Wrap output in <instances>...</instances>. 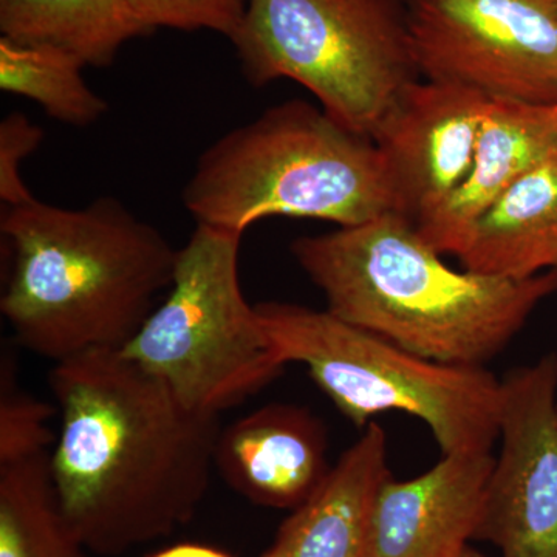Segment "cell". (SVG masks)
<instances>
[{
    "instance_id": "cell-1",
    "label": "cell",
    "mask_w": 557,
    "mask_h": 557,
    "mask_svg": "<svg viewBox=\"0 0 557 557\" xmlns=\"http://www.w3.org/2000/svg\"><path fill=\"white\" fill-rule=\"evenodd\" d=\"M61 429L50 472L73 533L119 556L188 523L214 469L219 417L183 405L120 348L54 362Z\"/></svg>"
},
{
    "instance_id": "cell-2",
    "label": "cell",
    "mask_w": 557,
    "mask_h": 557,
    "mask_svg": "<svg viewBox=\"0 0 557 557\" xmlns=\"http://www.w3.org/2000/svg\"><path fill=\"white\" fill-rule=\"evenodd\" d=\"M292 252L330 313L443 364L485 368L557 292V270L523 281L453 270L397 212L300 237Z\"/></svg>"
},
{
    "instance_id": "cell-3",
    "label": "cell",
    "mask_w": 557,
    "mask_h": 557,
    "mask_svg": "<svg viewBox=\"0 0 557 557\" xmlns=\"http://www.w3.org/2000/svg\"><path fill=\"white\" fill-rule=\"evenodd\" d=\"M11 269L0 311L14 341L53 362L123 348L174 278L178 249L115 197L3 209Z\"/></svg>"
},
{
    "instance_id": "cell-4",
    "label": "cell",
    "mask_w": 557,
    "mask_h": 557,
    "mask_svg": "<svg viewBox=\"0 0 557 557\" xmlns=\"http://www.w3.org/2000/svg\"><path fill=\"white\" fill-rule=\"evenodd\" d=\"M182 200L197 225L240 236L273 215L348 228L395 212L373 139L302 100L267 109L215 139L199 157Z\"/></svg>"
},
{
    "instance_id": "cell-5",
    "label": "cell",
    "mask_w": 557,
    "mask_h": 557,
    "mask_svg": "<svg viewBox=\"0 0 557 557\" xmlns=\"http://www.w3.org/2000/svg\"><path fill=\"white\" fill-rule=\"evenodd\" d=\"M256 307L282 361L306 366L355 426L403 412L431 429L443 456L493 449L502 381L490 370L431 361L329 310L288 302Z\"/></svg>"
},
{
    "instance_id": "cell-6",
    "label": "cell",
    "mask_w": 557,
    "mask_h": 557,
    "mask_svg": "<svg viewBox=\"0 0 557 557\" xmlns=\"http://www.w3.org/2000/svg\"><path fill=\"white\" fill-rule=\"evenodd\" d=\"M231 42L252 87L295 81L370 139L421 79L403 0H248Z\"/></svg>"
},
{
    "instance_id": "cell-7",
    "label": "cell",
    "mask_w": 557,
    "mask_h": 557,
    "mask_svg": "<svg viewBox=\"0 0 557 557\" xmlns=\"http://www.w3.org/2000/svg\"><path fill=\"white\" fill-rule=\"evenodd\" d=\"M240 234L197 225L178 249L166 299L123 348L196 412L220 417L281 375L285 362L249 306Z\"/></svg>"
},
{
    "instance_id": "cell-8",
    "label": "cell",
    "mask_w": 557,
    "mask_h": 557,
    "mask_svg": "<svg viewBox=\"0 0 557 557\" xmlns=\"http://www.w3.org/2000/svg\"><path fill=\"white\" fill-rule=\"evenodd\" d=\"M421 78L491 100L557 106L552 0H403Z\"/></svg>"
},
{
    "instance_id": "cell-9",
    "label": "cell",
    "mask_w": 557,
    "mask_h": 557,
    "mask_svg": "<svg viewBox=\"0 0 557 557\" xmlns=\"http://www.w3.org/2000/svg\"><path fill=\"white\" fill-rule=\"evenodd\" d=\"M500 454L475 541L502 557H557V355L502 381Z\"/></svg>"
},
{
    "instance_id": "cell-10",
    "label": "cell",
    "mask_w": 557,
    "mask_h": 557,
    "mask_svg": "<svg viewBox=\"0 0 557 557\" xmlns=\"http://www.w3.org/2000/svg\"><path fill=\"white\" fill-rule=\"evenodd\" d=\"M490 102L468 87L426 79L399 94L372 138L386 164L397 214L416 225L463 185Z\"/></svg>"
},
{
    "instance_id": "cell-11",
    "label": "cell",
    "mask_w": 557,
    "mask_h": 557,
    "mask_svg": "<svg viewBox=\"0 0 557 557\" xmlns=\"http://www.w3.org/2000/svg\"><path fill=\"white\" fill-rule=\"evenodd\" d=\"M494 458L453 454L417 478L392 475L376 500L373 557H463L478 536Z\"/></svg>"
},
{
    "instance_id": "cell-12",
    "label": "cell",
    "mask_w": 557,
    "mask_h": 557,
    "mask_svg": "<svg viewBox=\"0 0 557 557\" xmlns=\"http://www.w3.org/2000/svg\"><path fill=\"white\" fill-rule=\"evenodd\" d=\"M327 446L309 409L273 403L220 431L214 468L251 504L293 511L327 478Z\"/></svg>"
},
{
    "instance_id": "cell-13",
    "label": "cell",
    "mask_w": 557,
    "mask_h": 557,
    "mask_svg": "<svg viewBox=\"0 0 557 557\" xmlns=\"http://www.w3.org/2000/svg\"><path fill=\"white\" fill-rule=\"evenodd\" d=\"M364 429L260 557H373L376 500L392 472L386 432L379 423Z\"/></svg>"
},
{
    "instance_id": "cell-14",
    "label": "cell",
    "mask_w": 557,
    "mask_h": 557,
    "mask_svg": "<svg viewBox=\"0 0 557 557\" xmlns=\"http://www.w3.org/2000/svg\"><path fill=\"white\" fill-rule=\"evenodd\" d=\"M555 145L557 106L491 100L468 178L416 223L418 233L440 255L457 256L475 220Z\"/></svg>"
},
{
    "instance_id": "cell-15",
    "label": "cell",
    "mask_w": 557,
    "mask_h": 557,
    "mask_svg": "<svg viewBox=\"0 0 557 557\" xmlns=\"http://www.w3.org/2000/svg\"><path fill=\"white\" fill-rule=\"evenodd\" d=\"M457 258L516 281L557 270V145L475 220Z\"/></svg>"
},
{
    "instance_id": "cell-16",
    "label": "cell",
    "mask_w": 557,
    "mask_h": 557,
    "mask_svg": "<svg viewBox=\"0 0 557 557\" xmlns=\"http://www.w3.org/2000/svg\"><path fill=\"white\" fill-rule=\"evenodd\" d=\"M153 32L126 0H0L2 38L53 47L86 67H108L124 44Z\"/></svg>"
},
{
    "instance_id": "cell-17",
    "label": "cell",
    "mask_w": 557,
    "mask_h": 557,
    "mask_svg": "<svg viewBox=\"0 0 557 557\" xmlns=\"http://www.w3.org/2000/svg\"><path fill=\"white\" fill-rule=\"evenodd\" d=\"M62 511L50 454L0 468V557H90Z\"/></svg>"
},
{
    "instance_id": "cell-18",
    "label": "cell",
    "mask_w": 557,
    "mask_h": 557,
    "mask_svg": "<svg viewBox=\"0 0 557 557\" xmlns=\"http://www.w3.org/2000/svg\"><path fill=\"white\" fill-rule=\"evenodd\" d=\"M84 67L78 58L53 47L0 38V90L36 102L50 119L69 126H90L109 110L84 79Z\"/></svg>"
},
{
    "instance_id": "cell-19",
    "label": "cell",
    "mask_w": 557,
    "mask_h": 557,
    "mask_svg": "<svg viewBox=\"0 0 557 557\" xmlns=\"http://www.w3.org/2000/svg\"><path fill=\"white\" fill-rule=\"evenodd\" d=\"M54 406L21 386L13 348L0 357V468L24 463L49 453L57 443L50 428Z\"/></svg>"
},
{
    "instance_id": "cell-20",
    "label": "cell",
    "mask_w": 557,
    "mask_h": 557,
    "mask_svg": "<svg viewBox=\"0 0 557 557\" xmlns=\"http://www.w3.org/2000/svg\"><path fill=\"white\" fill-rule=\"evenodd\" d=\"M152 30H209L233 38L248 0H126Z\"/></svg>"
},
{
    "instance_id": "cell-21",
    "label": "cell",
    "mask_w": 557,
    "mask_h": 557,
    "mask_svg": "<svg viewBox=\"0 0 557 557\" xmlns=\"http://www.w3.org/2000/svg\"><path fill=\"white\" fill-rule=\"evenodd\" d=\"M44 131L21 112L0 121V200L7 208L30 203L36 197L22 178V163L38 150Z\"/></svg>"
},
{
    "instance_id": "cell-22",
    "label": "cell",
    "mask_w": 557,
    "mask_h": 557,
    "mask_svg": "<svg viewBox=\"0 0 557 557\" xmlns=\"http://www.w3.org/2000/svg\"><path fill=\"white\" fill-rule=\"evenodd\" d=\"M148 557H233L222 549L201 544H177L160 549Z\"/></svg>"
},
{
    "instance_id": "cell-23",
    "label": "cell",
    "mask_w": 557,
    "mask_h": 557,
    "mask_svg": "<svg viewBox=\"0 0 557 557\" xmlns=\"http://www.w3.org/2000/svg\"><path fill=\"white\" fill-rule=\"evenodd\" d=\"M463 557H486L483 553L478 552L475 548H469L467 553H465Z\"/></svg>"
},
{
    "instance_id": "cell-24",
    "label": "cell",
    "mask_w": 557,
    "mask_h": 557,
    "mask_svg": "<svg viewBox=\"0 0 557 557\" xmlns=\"http://www.w3.org/2000/svg\"><path fill=\"white\" fill-rule=\"evenodd\" d=\"M553 3H555L556 10H557V0H552Z\"/></svg>"
}]
</instances>
